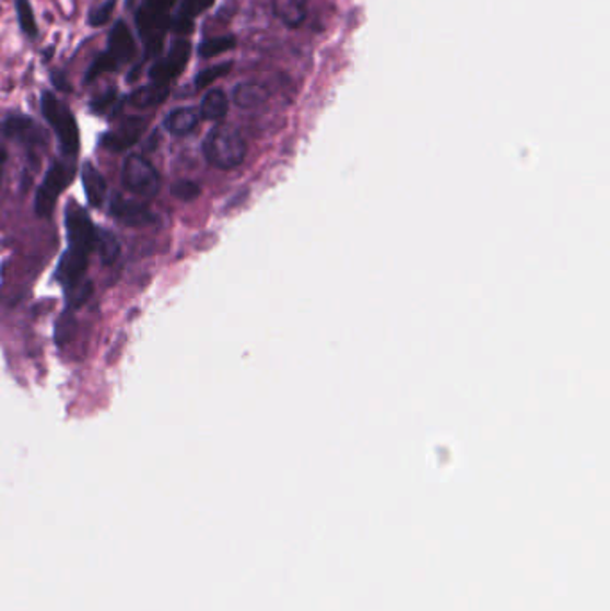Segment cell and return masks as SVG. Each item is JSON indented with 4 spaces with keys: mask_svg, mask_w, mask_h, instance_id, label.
<instances>
[{
    "mask_svg": "<svg viewBox=\"0 0 610 611\" xmlns=\"http://www.w3.org/2000/svg\"><path fill=\"white\" fill-rule=\"evenodd\" d=\"M168 92H171L168 84H149V86H142V89L131 93L129 104L138 109L154 108L168 97Z\"/></svg>",
    "mask_w": 610,
    "mask_h": 611,
    "instance_id": "obj_15",
    "label": "cell"
},
{
    "mask_svg": "<svg viewBox=\"0 0 610 611\" xmlns=\"http://www.w3.org/2000/svg\"><path fill=\"white\" fill-rule=\"evenodd\" d=\"M236 38L233 35L216 36L207 39L199 45V56L201 58H213V56L224 55L227 50L235 49Z\"/></svg>",
    "mask_w": 610,
    "mask_h": 611,
    "instance_id": "obj_20",
    "label": "cell"
},
{
    "mask_svg": "<svg viewBox=\"0 0 610 611\" xmlns=\"http://www.w3.org/2000/svg\"><path fill=\"white\" fill-rule=\"evenodd\" d=\"M64 225L69 236V249L90 256L97 244V230L90 221L89 213L75 202H69L64 210Z\"/></svg>",
    "mask_w": 610,
    "mask_h": 611,
    "instance_id": "obj_5",
    "label": "cell"
},
{
    "mask_svg": "<svg viewBox=\"0 0 610 611\" xmlns=\"http://www.w3.org/2000/svg\"><path fill=\"white\" fill-rule=\"evenodd\" d=\"M42 113L45 120L55 129L59 140V148L64 156H75L79 151V129L74 115L67 104L61 103L50 92L42 95Z\"/></svg>",
    "mask_w": 610,
    "mask_h": 611,
    "instance_id": "obj_3",
    "label": "cell"
},
{
    "mask_svg": "<svg viewBox=\"0 0 610 611\" xmlns=\"http://www.w3.org/2000/svg\"><path fill=\"white\" fill-rule=\"evenodd\" d=\"M89 269V256L75 252L69 249L61 256L58 265V281L63 284L64 290L75 289L79 284L84 283V274Z\"/></svg>",
    "mask_w": 610,
    "mask_h": 611,
    "instance_id": "obj_12",
    "label": "cell"
},
{
    "mask_svg": "<svg viewBox=\"0 0 610 611\" xmlns=\"http://www.w3.org/2000/svg\"><path fill=\"white\" fill-rule=\"evenodd\" d=\"M5 160H8V154H5L4 149L0 148V183H2V176H4Z\"/></svg>",
    "mask_w": 610,
    "mask_h": 611,
    "instance_id": "obj_29",
    "label": "cell"
},
{
    "mask_svg": "<svg viewBox=\"0 0 610 611\" xmlns=\"http://www.w3.org/2000/svg\"><path fill=\"white\" fill-rule=\"evenodd\" d=\"M171 190H173L174 197L185 202L193 201L201 193V188L193 181H177Z\"/></svg>",
    "mask_w": 610,
    "mask_h": 611,
    "instance_id": "obj_25",
    "label": "cell"
},
{
    "mask_svg": "<svg viewBox=\"0 0 610 611\" xmlns=\"http://www.w3.org/2000/svg\"><path fill=\"white\" fill-rule=\"evenodd\" d=\"M227 109H230V101H227L226 93L222 92V90H212V92H208L204 98H202L199 115H201L204 120L219 122V120L226 117Z\"/></svg>",
    "mask_w": 610,
    "mask_h": 611,
    "instance_id": "obj_17",
    "label": "cell"
},
{
    "mask_svg": "<svg viewBox=\"0 0 610 611\" xmlns=\"http://www.w3.org/2000/svg\"><path fill=\"white\" fill-rule=\"evenodd\" d=\"M15 10L22 33L35 38L38 35V25H36L35 13H33V5L30 4V0H16Z\"/></svg>",
    "mask_w": 610,
    "mask_h": 611,
    "instance_id": "obj_21",
    "label": "cell"
},
{
    "mask_svg": "<svg viewBox=\"0 0 610 611\" xmlns=\"http://www.w3.org/2000/svg\"><path fill=\"white\" fill-rule=\"evenodd\" d=\"M145 131V120L140 117L128 118L114 131L106 132L103 137V148L108 151L122 152L133 148Z\"/></svg>",
    "mask_w": 610,
    "mask_h": 611,
    "instance_id": "obj_10",
    "label": "cell"
},
{
    "mask_svg": "<svg viewBox=\"0 0 610 611\" xmlns=\"http://www.w3.org/2000/svg\"><path fill=\"white\" fill-rule=\"evenodd\" d=\"M122 183L126 190L143 199H153L160 190L156 168L140 154H131L124 163Z\"/></svg>",
    "mask_w": 610,
    "mask_h": 611,
    "instance_id": "obj_6",
    "label": "cell"
},
{
    "mask_svg": "<svg viewBox=\"0 0 610 611\" xmlns=\"http://www.w3.org/2000/svg\"><path fill=\"white\" fill-rule=\"evenodd\" d=\"M52 83L56 84V89L63 90V92H70V90H72L63 74H52Z\"/></svg>",
    "mask_w": 610,
    "mask_h": 611,
    "instance_id": "obj_28",
    "label": "cell"
},
{
    "mask_svg": "<svg viewBox=\"0 0 610 611\" xmlns=\"http://www.w3.org/2000/svg\"><path fill=\"white\" fill-rule=\"evenodd\" d=\"M190 52H192L190 42H187V39H177L176 44L168 50V55L165 56V58L157 59L156 63L151 67V70H149V78H151L153 83H171V81L181 74L185 67H187Z\"/></svg>",
    "mask_w": 610,
    "mask_h": 611,
    "instance_id": "obj_7",
    "label": "cell"
},
{
    "mask_svg": "<svg viewBox=\"0 0 610 611\" xmlns=\"http://www.w3.org/2000/svg\"><path fill=\"white\" fill-rule=\"evenodd\" d=\"M114 70H117L114 61L109 59V56L106 55V52H103V55L95 59L92 67H90L89 74H86V81H94V79H97L98 75H103L104 72H114Z\"/></svg>",
    "mask_w": 610,
    "mask_h": 611,
    "instance_id": "obj_27",
    "label": "cell"
},
{
    "mask_svg": "<svg viewBox=\"0 0 610 611\" xmlns=\"http://www.w3.org/2000/svg\"><path fill=\"white\" fill-rule=\"evenodd\" d=\"M115 5H117V0H104L103 4L97 5L89 16V24L92 27H101V25L108 22L109 16L114 13Z\"/></svg>",
    "mask_w": 610,
    "mask_h": 611,
    "instance_id": "obj_24",
    "label": "cell"
},
{
    "mask_svg": "<svg viewBox=\"0 0 610 611\" xmlns=\"http://www.w3.org/2000/svg\"><path fill=\"white\" fill-rule=\"evenodd\" d=\"M213 2H215V0H183L177 16L193 20L197 15H201L202 11H207Z\"/></svg>",
    "mask_w": 610,
    "mask_h": 611,
    "instance_id": "obj_23",
    "label": "cell"
},
{
    "mask_svg": "<svg viewBox=\"0 0 610 611\" xmlns=\"http://www.w3.org/2000/svg\"><path fill=\"white\" fill-rule=\"evenodd\" d=\"M106 55L114 61L117 69H120L122 64L129 63L133 59L134 39L126 22H117L112 33H109Z\"/></svg>",
    "mask_w": 610,
    "mask_h": 611,
    "instance_id": "obj_11",
    "label": "cell"
},
{
    "mask_svg": "<svg viewBox=\"0 0 610 611\" xmlns=\"http://www.w3.org/2000/svg\"><path fill=\"white\" fill-rule=\"evenodd\" d=\"M95 249L98 250V256H101L103 263L109 265L117 260L118 252H120V244H118L117 236L112 231H97Z\"/></svg>",
    "mask_w": 610,
    "mask_h": 611,
    "instance_id": "obj_19",
    "label": "cell"
},
{
    "mask_svg": "<svg viewBox=\"0 0 610 611\" xmlns=\"http://www.w3.org/2000/svg\"><path fill=\"white\" fill-rule=\"evenodd\" d=\"M202 152L208 163L221 171H233L241 167L247 156L246 140L241 132L230 126H216L208 132L202 143Z\"/></svg>",
    "mask_w": 610,
    "mask_h": 611,
    "instance_id": "obj_1",
    "label": "cell"
},
{
    "mask_svg": "<svg viewBox=\"0 0 610 611\" xmlns=\"http://www.w3.org/2000/svg\"><path fill=\"white\" fill-rule=\"evenodd\" d=\"M81 177H83L84 193H86L89 204L92 208H101L108 193V185H106L103 174L95 168L94 163H84Z\"/></svg>",
    "mask_w": 610,
    "mask_h": 611,
    "instance_id": "obj_13",
    "label": "cell"
},
{
    "mask_svg": "<svg viewBox=\"0 0 610 611\" xmlns=\"http://www.w3.org/2000/svg\"><path fill=\"white\" fill-rule=\"evenodd\" d=\"M109 213L124 224L133 225V227H142V225L153 224L156 221V216L149 211V208L140 202L126 199L120 193H114L109 199Z\"/></svg>",
    "mask_w": 610,
    "mask_h": 611,
    "instance_id": "obj_9",
    "label": "cell"
},
{
    "mask_svg": "<svg viewBox=\"0 0 610 611\" xmlns=\"http://www.w3.org/2000/svg\"><path fill=\"white\" fill-rule=\"evenodd\" d=\"M233 69L232 61L227 63L215 64V67H210V69L202 70L196 78V89L202 90L210 86V84L215 83L216 79L224 78V75L230 74V70Z\"/></svg>",
    "mask_w": 610,
    "mask_h": 611,
    "instance_id": "obj_22",
    "label": "cell"
},
{
    "mask_svg": "<svg viewBox=\"0 0 610 611\" xmlns=\"http://www.w3.org/2000/svg\"><path fill=\"white\" fill-rule=\"evenodd\" d=\"M75 168L70 163L55 162L45 174L35 197V210L38 216H49L55 210L56 201L64 188L74 179Z\"/></svg>",
    "mask_w": 610,
    "mask_h": 611,
    "instance_id": "obj_4",
    "label": "cell"
},
{
    "mask_svg": "<svg viewBox=\"0 0 610 611\" xmlns=\"http://www.w3.org/2000/svg\"><path fill=\"white\" fill-rule=\"evenodd\" d=\"M201 120V115L193 108H177L168 113L165 118V129L176 137H187L188 132H192L197 128V124Z\"/></svg>",
    "mask_w": 610,
    "mask_h": 611,
    "instance_id": "obj_14",
    "label": "cell"
},
{
    "mask_svg": "<svg viewBox=\"0 0 610 611\" xmlns=\"http://www.w3.org/2000/svg\"><path fill=\"white\" fill-rule=\"evenodd\" d=\"M269 92L261 84L242 83L233 90V103L242 109H255L266 103Z\"/></svg>",
    "mask_w": 610,
    "mask_h": 611,
    "instance_id": "obj_16",
    "label": "cell"
},
{
    "mask_svg": "<svg viewBox=\"0 0 610 611\" xmlns=\"http://www.w3.org/2000/svg\"><path fill=\"white\" fill-rule=\"evenodd\" d=\"M117 90L109 89L108 92L101 93V95H97V97L92 101L90 109L97 113V115H104V113L108 111V109L117 103Z\"/></svg>",
    "mask_w": 610,
    "mask_h": 611,
    "instance_id": "obj_26",
    "label": "cell"
},
{
    "mask_svg": "<svg viewBox=\"0 0 610 611\" xmlns=\"http://www.w3.org/2000/svg\"><path fill=\"white\" fill-rule=\"evenodd\" d=\"M0 132L5 138H10L13 142H19L27 149L42 148L47 138L44 131L39 129L38 124L33 118L24 117V115H11L0 124Z\"/></svg>",
    "mask_w": 610,
    "mask_h": 611,
    "instance_id": "obj_8",
    "label": "cell"
},
{
    "mask_svg": "<svg viewBox=\"0 0 610 611\" xmlns=\"http://www.w3.org/2000/svg\"><path fill=\"white\" fill-rule=\"evenodd\" d=\"M176 0H145L137 13L138 33L145 45V58L162 50L163 39L171 30V10Z\"/></svg>",
    "mask_w": 610,
    "mask_h": 611,
    "instance_id": "obj_2",
    "label": "cell"
},
{
    "mask_svg": "<svg viewBox=\"0 0 610 611\" xmlns=\"http://www.w3.org/2000/svg\"><path fill=\"white\" fill-rule=\"evenodd\" d=\"M274 15L289 27H297L306 19V0H274Z\"/></svg>",
    "mask_w": 610,
    "mask_h": 611,
    "instance_id": "obj_18",
    "label": "cell"
}]
</instances>
